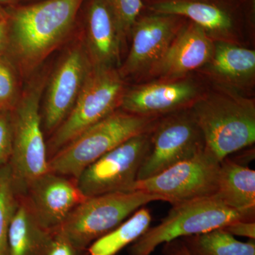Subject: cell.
I'll list each match as a JSON object with an SVG mask.
<instances>
[{
    "label": "cell",
    "mask_w": 255,
    "mask_h": 255,
    "mask_svg": "<svg viewBox=\"0 0 255 255\" xmlns=\"http://www.w3.org/2000/svg\"><path fill=\"white\" fill-rule=\"evenodd\" d=\"M8 18L6 9L0 6V53L4 52L7 41Z\"/></svg>",
    "instance_id": "obj_29"
},
{
    "label": "cell",
    "mask_w": 255,
    "mask_h": 255,
    "mask_svg": "<svg viewBox=\"0 0 255 255\" xmlns=\"http://www.w3.org/2000/svg\"><path fill=\"white\" fill-rule=\"evenodd\" d=\"M190 112L204 137V150L219 162L255 143L254 101L216 92L194 102Z\"/></svg>",
    "instance_id": "obj_2"
},
{
    "label": "cell",
    "mask_w": 255,
    "mask_h": 255,
    "mask_svg": "<svg viewBox=\"0 0 255 255\" xmlns=\"http://www.w3.org/2000/svg\"><path fill=\"white\" fill-rule=\"evenodd\" d=\"M21 75L5 52L0 53V110H12L22 90Z\"/></svg>",
    "instance_id": "obj_24"
},
{
    "label": "cell",
    "mask_w": 255,
    "mask_h": 255,
    "mask_svg": "<svg viewBox=\"0 0 255 255\" xmlns=\"http://www.w3.org/2000/svg\"><path fill=\"white\" fill-rule=\"evenodd\" d=\"M220 163L204 150L153 177L137 181L132 191L161 196L172 205L209 197L216 191Z\"/></svg>",
    "instance_id": "obj_10"
},
{
    "label": "cell",
    "mask_w": 255,
    "mask_h": 255,
    "mask_svg": "<svg viewBox=\"0 0 255 255\" xmlns=\"http://www.w3.org/2000/svg\"><path fill=\"white\" fill-rule=\"evenodd\" d=\"M180 239L190 255H255V240L238 241L223 228Z\"/></svg>",
    "instance_id": "obj_22"
},
{
    "label": "cell",
    "mask_w": 255,
    "mask_h": 255,
    "mask_svg": "<svg viewBox=\"0 0 255 255\" xmlns=\"http://www.w3.org/2000/svg\"><path fill=\"white\" fill-rule=\"evenodd\" d=\"M18 201L8 164L0 169V255H8V233Z\"/></svg>",
    "instance_id": "obj_23"
},
{
    "label": "cell",
    "mask_w": 255,
    "mask_h": 255,
    "mask_svg": "<svg viewBox=\"0 0 255 255\" xmlns=\"http://www.w3.org/2000/svg\"><path fill=\"white\" fill-rule=\"evenodd\" d=\"M86 0H41L6 6L7 41L4 52L21 78L35 73L70 36Z\"/></svg>",
    "instance_id": "obj_1"
},
{
    "label": "cell",
    "mask_w": 255,
    "mask_h": 255,
    "mask_svg": "<svg viewBox=\"0 0 255 255\" xmlns=\"http://www.w3.org/2000/svg\"><path fill=\"white\" fill-rule=\"evenodd\" d=\"M12 110H0V169L9 163L13 149Z\"/></svg>",
    "instance_id": "obj_26"
},
{
    "label": "cell",
    "mask_w": 255,
    "mask_h": 255,
    "mask_svg": "<svg viewBox=\"0 0 255 255\" xmlns=\"http://www.w3.org/2000/svg\"><path fill=\"white\" fill-rule=\"evenodd\" d=\"M92 69L82 35L60 58L48 80L43 114L46 131L53 133L68 117Z\"/></svg>",
    "instance_id": "obj_11"
},
{
    "label": "cell",
    "mask_w": 255,
    "mask_h": 255,
    "mask_svg": "<svg viewBox=\"0 0 255 255\" xmlns=\"http://www.w3.org/2000/svg\"><path fill=\"white\" fill-rule=\"evenodd\" d=\"M80 251L58 230L50 231L41 255H81Z\"/></svg>",
    "instance_id": "obj_27"
},
{
    "label": "cell",
    "mask_w": 255,
    "mask_h": 255,
    "mask_svg": "<svg viewBox=\"0 0 255 255\" xmlns=\"http://www.w3.org/2000/svg\"><path fill=\"white\" fill-rule=\"evenodd\" d=\"M226 232L236 237H244L255 240V221L239 220L223 228Z\"/></svg>",
    "instance_id": "obj_28"
},
{
    "label": "cell",
    "mask_w": 255,
    "mask_h": 255,
    "mask_svg": "<svg viewBox=\"0 0 255 255\" xmlns=\"http://www.w3.org/2000/svg\"><path fill=\"white\" fill-rule=\"evenodd\" d=\"M117 23L122 42L131 33L142 6V0H105Z\"/></svg>",
    "instance_id": "obj_25"
},
{
    "label": "cell",
    "mask_w": 255,
    "mask_h": 255,
    "mask_svg": "<svg viewBox=\"0 0 255 255\" xmlns=\"http://www.w3.org/2000/svg\"><path fill=\"white\" fill-rule=\"evenodd\" d=\"M155 14L185 16L208 34L224 36L233 28V20L226 10L217 5L199 0H164L151 6Z\"/></svg>",
    "instance_id": "obj_18"
},
{
    "label": "cell",
    "mask_w": 255,
    "mask_h": 255,
    "mask_svg": "<svg viewBox=\"0 0 255 255\" xmlns=\"http://www.w3.org/2000/svg\"><path fill=\"white\" fill-rule=\"evenodd\" d=\"M125 93L123 78L114 68H93L68 117L47 144L48 158L89 128L118 110Z\"/></svg>",
    "instance_id": "obj_7"
},
{
    "label": "cell",
    "mask_w": 255,
    "mask_h": 255,
    "mask_svg": "<svg viewBox=\"0 0 255 255\" xmlns=\"http://www.w3.org/2000/svg\"><path fill=\"white\" fill-rule=\"evenodd\" d=\"M20 0H0V6L6 7V6H14L18 4Z\"/></svg>",
    "instance_id": "obj_31"
},
{
    "label": "cell",
    "mask_w": 255,
    "mask_h": 255,
    "mask_svg": "<svg viewBox=\"0 0 255 255\" xmlns=\"http://www.w3.org/2000/svg\"><path fill=\"white\" fill-rule=\"evenodd\" d=\"M164 255H190L181 239L164 244Z\"/></svg>",
    "instance_id": "obj_30"
},
{
    "label": "cell",
    "mask_w": 255,
    "mask_h": 255,
    "mask_svg": "<svg viewBox=\"0 0 255 255\" xmlns=\"http://www.w3.org/2000/svg\"><path fill=\"white\" fill-rule=\"evenodd\" d=\"M196 94L195 85L190 82H155L125 92L121 108L135 115L160 118L185 110Z\"/></svg>",
    "instance_id": "obj_15"
},
{
    "label": "cell",
    "mask_w": 255,
    "mask_h": 255,
    "mask_svg": "<svg viewBox=\"0 0 255 255\" xmlns=\"http://www.w3.org/2000/svg\"><path fill=\"white\" fill-rule=\"evenodd\" d=\"M152 214L142 206L105 236L87 248L88 255H116L142 237L150 227Z\"/></svg>",
    "instance_id": "obj_21"
},
{
    "label": "cell",
    "mask_w": 255,
    "mask_h": 255,
    "mask_svg": "<svg viewBox=\"0 0 255 255\" xmlns=\"http://www.w3.org/2000/svg\"><path fill=\"white\" fill-rule=\"evenodd\" d=\"M41 1V0H20L18 4H28V3L35 2V1Z\"/></svg>",
    "instance_id": "obj_32"
},
{
    "label": "cell",
    "mask_w": 255,
    "mask_h": 255,
    "mask_svg": "<svg viewBox=\"0 0 255 255\" xmlns=\"http://www.w3.org/2000/svg\"><path fill=\"white\" fill-rule=\"evenodd\" d=\"M214 43L200 26L191 22L181 28L150 72L165 78H178L210 63Z\"/></svg>",
    "instance_id": "obj_14"
},
{
    "label": "cell",
    "mask_w": 255,
    "mask_h": 255,
    "mask_svg": "<svg viewBox=\"0 0 255 255\" xmlns=\"http://www.w3.org/2000/svg\"><path fill=\"white\" fill-rule=\"evenodd\" d=\"M47 80L46 74L33 77L11 111L13 149L9 164L18 196L32 181L49 172L40 108Z\"/></svg>",
    "instance_id": "obj_3"
},
{
    "label": "cell",
    "mask_w": 255,
    "mask_h": 255,
    "mask_svg": "<svg viewBox=\"0 0 255 255\" xmlns=\"http://www.w3.org/2000/svg\"><path fill=\"white\" fill-rule=\"evenodd\" d=\"M50 232L42 227L18 196L8 233V255H41Z\"/></svg>",
    "instance_id": "obj_19"
},
{
    "label": "cell",
    "mask_w": 255,
    "mask_h": 255,
    "mask_svg": "<svg viewBox=\"0 0 255 255\" xmlns=\"http://www.w3.org/2000/svg\"><path fill=\"white\" fill-rule=\"evenodd\" d=\"M167 216L132 243L130 255H150L174 240L209 232L239 220L255 221V215L228 207L215 196L172 205Z\"/></svg>",
    "instance_id": "obj_5"
},
{
    "label": "cell",
    "mask_w": 255,
    "mask_h": 255,
    "mask_svg": "<svg viewBox=\"0 0 255 255\" xmlns=\"http://www.w3.org/2000/svg\"><path fill=\"white\" fill-rule=\"evenodd\" d=\"M178 16L155 14L137 20L127 58L118 70L122 78L150 70L162 58L178 31Z\"/></svg>",
    "instance_id": "obj_13"
},
{
    "label": "cell",
    "mask_w": 255,
    "mask_h": 255,
    "mask_svg": "<svg viewBox=\"0 0 255 255\" xmlns=\"http://www.w3.org/2000/svg\"><path fill=\"white\" fill-rule=\"evenodd\" d=\"M213 71L233 83H243L254 78L255 50L236 46L226 41L214 43L211 60Z\"/></svg>",
    "instance_id": "obj_20"
},
{
    "label": "cell",
    "mask_w": 255,
    "mask_h": 255,
    "mask_svg": "<svg viewBox=\"0 0 255 255\" xmlns=\"http://www.w3.org/2000/svg\"><path fill=\"white\" fill-rule=\"evenodd\" d=\"M204 150V137L190 111H179L159 118L151 132L150 152L137 181L153 177Z\"/></svg>",
    "instance_id": "obj_9"
},
{
    "label": "cell",
    "mask_w": 255,
    "mask_h": 255,
    "mask_svg": "<svg viewBox=\"0 0 255 255\" xmlns=\"http://www.w3.org/2000/svg\"><path fill=\"white\" fill-rule=\"evenodd\" d=\"M20 196L38 223L48 231L59 228L86 199L75 179L50 171L32 181Z\"/></svg>",
    "instance_id": "obj_12"
},
{
    "label": "cell",
    "mask_w": 255,
    "mask_h": 255,
    "mask_svg": "<svg viewBox=\"0 0 255 255\" xmlns=\"http://www.w3.org/2000/svg\"><path fill=\"white\" fill-rule=\"evenodd\" d=\"M214 196L231 209L255 214V171L234 159H223Z\"/></svg>",
    "instance_id": "obj_17"
},
{
    "label": "cell",
    "mask_w": 255,
    "mask_h": 255,
    "mask_svg": "<svg viewBox=\"0 0 255 255\" xmlns=\"http://www.w3.org/2000/svg\"><path fill=\"white\" fill-rule=\"evenodd\" d=\"M157 201H164L161 196L140 191L86 198L56 230L78 250L87 251L94 242L111 232L137 209Z\"/></svg>",
    "instance_id": "obj_6"
},
{
    "label": "cell",
    "mask_w": 255,
    "mask_h": 255,
    "mask_svg": "<svg viewBox=\"0 0 255 255\" xmlns=\"http://www.w3.org/2000/svg\"><path fill=\"white\" fill-rule=\"evenodd\" d=\"M85 10L84 43L93 68H114L120 63L122 42L105 0H88Z\"/></svg>",
    "instance_id": "obj_16"
},
{
    "label": "cell",
    "mask_w": 255,
    "mask_h": 255,
    "mask_svg": "<svg viewBox=\"0 0 255 255\" xmlns=\"http://www.w3.org/2000/svg\"><path fill=\"white\" fill-rule=\"evenodd\" d=\"M159 118L117 110L50 157V172L76 180L82 171L130 137L148 132Z\"/></svg>",
    "instance_id": "obj_4"
},
{
    "label": "cell",
    "mask_w": 255,
    "mask_h": 255,
    "mask_svg": "<svg viewBox=\"0 0 255 255\" xmlns=\"http://www.w3.org/2000/svg\"><path fill=\"white\" fill-rule=\"evenodd\" d=\"M152 130L130 137L84 169L75 180L84 196L132 191L150 152Z\"/></svg>",
    "instance_id": "obj_8"
}]
</instances>
